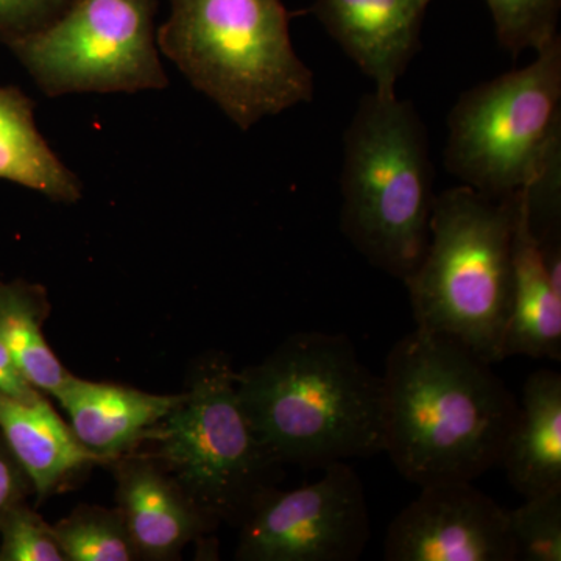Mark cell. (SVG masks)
Masks as SVG:
<instances>
[{
	"mask_svg": "<svg viewBox=\"0 0 561 561\" xmlns=\"http://www.w3.org/2000/svg\"><path fill=\"white\" fill-rule=\"evenodd\" d=\"M383 448L413 485L472 482L501 463L518 401L493 365L415 328L386 360Z\"/></svg>",
	"mask_w": 561,
	"mask_h": 561,
	"instance_id": "cell-1",
	"label": "cell"
},
{
	"mask_svg": "<svg viewBox=\"0 0 561 561\" xmlns=\"http://www.w3.org/2000/svg\"><path fill=\"white\" fill-rule=\"evenodd\" d=\"M236 387L251 427L280 467L321 470L382 453V376L360 360L348 335L291 334L236 373Z\"/></svg>",
	"mask_w": 561,
	"mask_h": 561,
	"instance_id": "cell-2",
	"label": "cell"
},
{
	"mask_svg": "<svg viewBox=\"0 0 561 561\" xmlns=\"http://www.w3.org/2000/svg\"><path fill=\"white\" fill-rule=\"evenodd\" d=\"M516 192L491 198L459 184L435 195L430 239L408 287L416 328L494 365L505 359Z\"/></svg>",
	"mask_w": 561,
	"mask_h": 561,
	"instance_id": "cell-3",
	"label": "cell"
},
{
	"mask_svg": "<svg viewBox=\"0 0 561 561\" xmlns=\"http://www.w3.org/2000/svg\"><path fill=\"white\" fill-rule=\"evenodd\" d=\"M283 0H171L158 49L242 131L312 102Z\"/></svg>",
	"mask_w": 561,
	"mask_h": 561,
	"instance_id": "cell-4",
	"label": "cell"
},
{
	"mask_svg": "<svg viewBox=\"0 0 561 561\" xmlns=\"http://www.w3.org/2000/svg\"><path fill=\"white\" fill-rule=\"evenodd\" d=\"M341 230L373 267L404 280L430 239L434 168L409 101L364 95L343 138Z\"/></svg>",
	"mask_w": 561,
	"mask_h": 561,
	"instance_id": "cell-5",
	"label": "cell"
},
{
	"mask_svg": "<svg viewBox=\"0 0 561 561\" xmlns=\"http://www.w3.org/2000/svg\"><path fill=\"white\" fill-rule=\"evenodd\" d=\"M231 357L209 351L192 364L181 401L154 427L153 457L217 524L241 526L275 489L280 465L243 411Z\"/></svg>",
	"mask_w": 561,
	"mask_h": 561,
	"instance_id": "cell-6",
	"label": "cell"
},
{
	"mask_svg": "<svg viewBox=\"0 0 561 561\" xmlns=\"http://www.w3.org/2000/svg\"><path fill=\"white\" fill-rule=\"evenodd\" d=\"M526 68L463 92L448 117L446 171L460 184L507 197L529 186L561 151V38Z\"/></svg>",
	"mask_w": 561,
	"mask_h": 561,
	"instance_id": "cell-7",
	"label": "cell"
},
{
	"mask_svg": "<svg viewBox=\"0 0 561 561\" xmlns=\"http://www.w3.org/2000/svg\"><path fill=\"white\" fill-rule=\"evenodd\" d=\"M157 11L158 0H72L43 28L0 41L47 98L161 91Z\"/></svg>",
	"mask_w": 561,
	"mask_h": 561,
	"instance_id": "cell-8",
	"label": "cell"
},
{
	"mask_svg": "<svg viewBox=\"0 0 561 561\" xmlns=\"http://www.w3.org/2000/svg\"><path fill=\"white\" fill-rule=\"evenodd\" d=\"M319 481L265 494L241 524L236 560L357 561L371 537L359 474L348 461L321 468Z\"/></svg>",
	"mask_w": 561,
	"mask_h": 561,
	"instance_id": "cell-9",
	"label": "cell"
},
{
	"mask_svg": "<svg viewBox=\"0 0 561 561\" xmlns=\"http://www.w3.org/2000/svg\"><path fill=\"white\" fill-rule=\"evenodd\" d=\"M387 561H515L508 511L472 482L420 486L390 523Z\"/></svg>",
	"mask_w": 561,
	"mask_h": 561,
	"instance_id": "cell-10",
	"label": "cell"
},
{
	"mask_svg": "<svg viewBox=\"0 0 561 561\" xmlns=\"http://www.w3.org/2000/svg\"><path fill=\"white\" fill-rule=\"evenodd\" d=\"M116 507L139 560L179 559L192 541L217 526L153 456L125 454L113 461Z\"/></svg>",
	"mask_w": 561,
	"mask_h": 561,
	"instance_id": "cell-11",
	"label": "cell"
},
{
	"mask_svg": "<svg viewBox=\"0 0 561 561\" xmlns=\"http://www.w3.org/2000/svg\"><path fill=\"white\" fill-rule=\"evenodd\" d=\"M432 0H316L317 18L379 94H394Z\"/></svg>",
	"mask_w": 561,
	"mask_h": 561,
	"instance_id": "cell-12",
	"label": "cell"
},
{
	"mask_svg": "<svg viewBox=\"0 0 561 561\" xmlns=\"http://www.w3.org/2000/svg\"><path fill=\"white\" fill-rule=\"evenodd\" d=\"M181 397L73 376L54 398L68 413L70 430L81 445L111 465L140 443L149 442L154 427Z\"/></svg>",
	"mask_w": 561,
	"mask_h": 561,
	"instance_id": "cell-13",
	"label": "cell"
},
{
	"mask_svg": "<svg viewBox=\"0 0 561 561\" xmlns=\"http://www.w3.org/2000/svg\"><path fill=\"white\" fill-rule=\"evenodd\" d=\"M561 359V290L546 271L540 243L531 231L526 192H516L512 238V302L504 357Z\"/></svg>",
	"mask_w": 561,
	"mask_h": 561,
	"instance_id": "cell-14",
	"label": "cell"
},
{
	"mask_svg": "<svg viewBox=\"0 0 561 561\" xmlns=\"http://www.w3.org/2000/svg\"><path fill=\"white\" fill-rule=\"evenodd\" d=\"M519 496H537L561 486V375L531 373L501 463Z\"/></svg>",
	"mask_w": 561,
	"mask_h": 561,
	"instance_id": "cell-15",
	"label": "cell"
},
{
	"mask_svg": "<svg viewBox=\"0 0 561 561\" xmlns=\"http://www.w3.org/2000/svg\"><path fill=\"white\" fill-rule=\"evenodd\" d=\"M0 435L31 478L38 501L84 467L106 465L81 445L46 394L21 401L0 391Z\"/></svg>",
	"mask_w": 561,
	"mask_h": 561,
	"instance_id": "cell-16",
	"label": "cell"
},
{
	"mask_svg": "<svg viewBox=\"0 0 561 561\" xmlns=\"http://www.w3.org/2000/svg\"><path fill=\"white\" fill-rule=\"evenodd\" d=\"M0 180L65 205H73L83 195L79 176L36 127L35 102L18 87H0Z\"/></svg>",
	"mask_w": 561,
	"mask_h": 561,
	"instance_id": "cell-17",
	"label": "cell"
},
{
	"mask_svg": "<svg viewBox=\"0 0 561 561\" xmlns=\"http://www.w3.org/2000/svg\"><path fill=\"white\" fill-rule=\"evenodd\" d=\"M49 313L47 290L41 284L0 279V343L36 390L55 397L73 375L44 337Z\"/></svg>",
	"mask_w": 561,
	"mask_h": 561,
	"instance_id": "cell-18",
	"label": "cell"
},
{
	"mask_svg": "<svg viewBox=\"0 0 561 561\" xmlns=\"http://www.w3.org/2000/svg\"><path fill=\"white\" fill-rule=\"evenodd\" d=\"M51 530L66 561L139 560L117 507L81 504Z\"/></svg>",
	"mask_w": 561,
	"mask_h": 561,
	"instance_id": "cell-19",
	"label": "cell"
},
{
	"mask_svg": "<svg viewBox=\"0 0 561 561\" xmlns=\"http://www.w3.org/2000/svg\"><path fill=\"white\" fill-rule=\"evenodd\" d=\"M515 561H561V486L508 511Z\"/></svg>",
	"mask_w": 561,
	"mask_h": 561,
	"instance_id": "cell-20",
	"label": "cell"
},
{
	"mask_svg": "<svg viewBox=\"0 0 561 561\" xmlns=\"http://www.w3.org/2000/svg\"><path fill=\"white\" fill-rule=\"evenodd\" d=\"M497 41L513 57L559 36L561 0H486Z\"/></svg>",
	"mask_w": 561,
	"mask_h": 561,
	"instance_id": "cell-21",
	"label": "cell"
},
{
	"mask_svg": "<svg viewBox=\"0 0 561 561\" xmlns=\"http://www.w3.org/2000/svg\"><path fill=\"white\" fill-rule=\"evenodd\" d=\"M0 561H66L51 526L27 502L0 522Z\"/></svg>",
	"mask_w": 561,
	"mask_h": 561,
	"instance_id": "cell-22",
	"label": "cell"
},
{
	"mask_svg": "<svg viewBox=\"0 0 561 561\" xmlns=\"http://www.w3.org/2000/svg\"><path fill=\"white\" fill-rule=\"evenodd\" d=\"M70 2L72 0H0V38L43 28Z\"/></svg>",
	"mask_w": 561,
	"mask_h": 561,
	"instance_id": "cell-23",
	"label": "cell"
},
{
	"mask_svg": "<svg viewBox=\"0 0 561 561\" xmlns=\"http://www.w3.org/2000/svg\"><path fill=\"white\" fill-rule=\"evenodd\" d=\"M35 494L31 478L0 435V522L14 505Z\"/></svg>",
	"mask_w": 561,
	"mask_h": 561,
	"instance_id": "cell-24",
	"label": "cell"
},
{
	"mask_svg": "<svg viewBox=\"0 0 561 561\" xmlns=\"http://www.w3.org/2000/svg\"><path fill=\"white\" fill-rule=\"evenodd\" d=\"M0 391L21 401H35L44 394L21 375L2 343H0Z\"/></svg>",
	"mask_w": 561,
	"mask_h": 561,
	"instance_id": "cell-25",
	"label": "cell"
}]
</instances>
